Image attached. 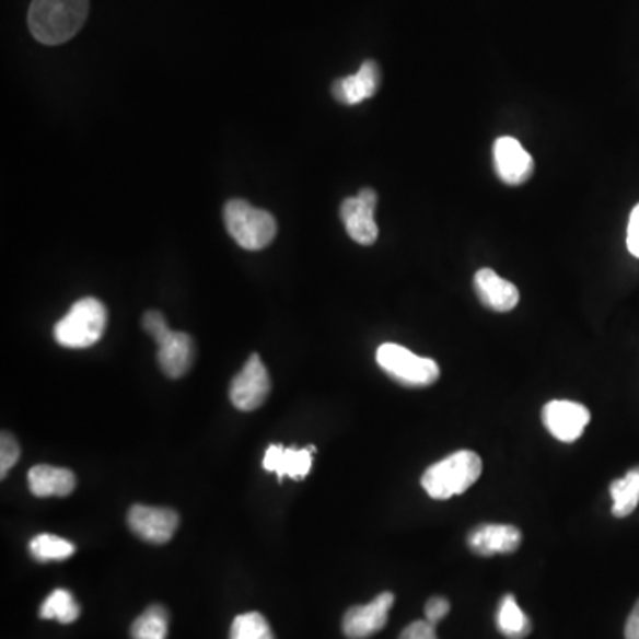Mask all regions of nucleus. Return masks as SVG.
Listing matches in <instances>:
<instances>
[{
    "label": "nucleus",
    "instance_id": "3",
    "mask_svg": "<svg viewBox=\"0 0 639 639\" xmlns=\"http://www.w3.org/2000/svg\"><path fill=\"white\" fill-rule=\"evenodd\" d=\"M107 327V310L104 304L85 297L77 301L68 315L57 322L54 338L61 347L88 348L98 344Z\"/></svg>",
    "mask_w": 639,
    "mask_h": 639
},
{
    "label": "nucleus",
    "instance_id": "5",
    "mask_svg": "<svg viewBox=\"0 0 639 639\" xmlns=\"http://www.w3.org/2000/svg\"><path fill=\"white\" fill-rule=\"evenodd\" d=\"M142 327L155 339L159 364L170 379H179L190 370L194 361L193 338L185 333H174L159 311H148L142 316Z\"/></svg>",
    "mask_w": 639,
    "mask_h": 639
},
{
    "label": "nucleus",
    "instance_id": "14",
    "mask_svg": "<svg viewBox=\"0 0 639 639\" xmlns=\"http://www.w3.org/2000/svg\"><path fill=\"white\" fill-rule=\"evenodd\" d=\"M381 88V67L375 61L362 62L356 75L334 80L333 96L344 105H358L372 98Z\"/></svg>",
    "mask_w": 639,
    "mask_h": 639
},
{
    "label": "nucleus",
    "instance_id": "10",
    "mask_svg": "<svg viewBox=\"0 0 639 639\" xmlns=\"http://www.w3.org/2000/svg\"><path fill=\"white\" fill-rule=\"evenodd\" d=\"M178 513L171 508L136 504L128 512V526L141 541L150 544H165L178 530Z\"/></svg>",
    "mask_w": 639,
    "mask_h": 639
},
{
    "label": "nucleus",
    "instance_id": "4",
    "mask_svg": "<svg viewBox=\"0 0 639 639\" xmlns=\"http://www.w3.org/2000/svg\"><path fill=\"white\" fill-rule=\"evenodd\" d=\"M224 222L231 239L242 249H264L278 235L276 219L267 210L254 208L244 199H231L226 202Z\"/></svg>",
    "mask_w": 639,
    "mask_h": 639
},
{
    "label": "nucleus",
    "instance_id": "6",
    "mask_svg": "<svg viewBox=\"0 0 639 639\" xmlns=\"http://www.w3.org/2000/svg\"><path fill=\"white\" fill-rule=\"evenodd\" d=\"M379 367L405 387H427L438 382L441 370L433 359L419 358L409 348L384 344L376 350Z\"/></svg>",
    "mask_w": 639,
    "mask_h": 639
},
{
    "label": "nucleus",
    "instance_id": "9",
    "mask_svg": "<svg viewBox=\"0 0 639 639\" xmlns=\"http://www.w3.org/2000/svg\"><path fill=\"white\" fill-rule=\"evenodd\" d=\"M542 421L553 438L561 442L578 441L590 423V410L570 399H553L542 409Z\"/></svg>",
    "mask_w": 639,
    "mask_h": 639
},
{
    "label": "nucleus",
    "instance_id": "21",
    "mask_svg": "<svg viewBox=\"0 0 639 639\" xmlns=\"http://www.w3.org/2000/svg\"><path fill=\"white\" fill-rule=\"evenodd\" d=\"M170 629V615L162 606H150L132 624V639H165Z\"/></svg>",
    "mask_w": 639,
    "mask_h": 639
},
{
    "label": "nucleus",
    "instance_id": "11",
    "mask_svg": "<svg viewBox=\"0 0 639 639\" xmlns=\"http://www.w3.org/2000/svg\"><path fill=\"white\" fill-rule=\"evenodd\" d=\"M493 167L503 184L522 185L532 178L535 162L518 139L499 137L493 142Z\"/></svg>",
    "mask_w": 639,
    "mask_h": 639
},
{
    "label": "nucleus",
    "instance_id": "22",
    "mask_svg": "<svg viewBox=\"0 0 639 639\" xmlns=\"http://www.w3.org/2000/svg\"><path fill=\"white\" fill-rule=\"evenodd\" d=\"M75 553V546L71 542L65 541L61 536L38 535L31 541V555L42 564L47 561H62Z\"/></svg>",
    "mask_w": 639,
    "mask_h": 639
},
{
    "label": "nucleus",
    "instance_id": "26",
    "mask_svg": "<svg viewBox=\"0 0 639 639\" xmlns=\"http://www.w3.org/2000/svg\"><path fill=\"white\" fill-rule=\"evenodd\" d=\"M399 639H439L435 632V626L428 620H419L410 624L404 632L399 635Z\"/></svg>",
    "mask_w": 639,
    "mask_h": 639
},
{
    "label": "nucleus",
    "instance_id": "25",
    "mask_svg": "<svg viewBox=\"0 0 639 639\" xmlns=\"http://www.w3.org/2000/svg\"><path fill=\"white\" fill-rule=\"evenodd\" d=\"M450 609H452L450 601H446L444 597H432L427 602V606H425V616H427V620L430 624L438 626L439 621L450 613Z\"/></svg>",
    "mask_w": 639,
    "mask_h": 639
},
{
    "label": "nucleus",
    "instance_id": "24",
    "mask_svg": "<svg viewBox=\"0 0 639 639\" xmlns=\"http://www.w3.org/2000/svg\"><path fill=\"white\" fill-rule=\"evenodd\" d=\"M20 446L11 433L2 432L0 438V476L5 478L11 467L19 462Z\"/></svg>",
    "mask_w": 639,
    "mask_h": 639
},
{
    "label": "nucleus",
    "instance_id": "18",
    "mask_svg": "<svg viewBox=\"0 0 639 639\" xmlns=\"http://www.w3.org/2000/svg\"><path fill=\"white\" fill-rule=\"evenodd\" d=\"M496 626L508 639H524L532 632V620L527 618L526 613L522 612L518 601L510 593L499 602Z\"/></svg>",
    "mask_w": 639,
    "mask_h": 639
},
{
    "label": "nucleus",
    "instance_id": "17",
    "mask_svg": "<svg viewBox=\"0 0 639 639\" xmlns=\"http://www.w3.org/2000/svg\"><path fill=\"white\" fill-rule=\"evenodd\" d=\"M75 475L65 467L36 466L28 470V489L38 498H65L75 490Z\"/></svg>",
    "mask_w": 639,
    "mask_h": 639
},
{
    "label": "nucleus",
    "instance_id": "13",
    "mask_svg": "<svg viewBox=\"0 0 639 639\" xmlns=\"http://www.w3.org/2000/svg\"><path fill=\"white\" fill-rule=\"evenodd\" d=\"M521 544L522 533L512 524H481L467 535V547L478 556L512 555Z\"/></svg>",
    "mask_w": 639,
    "mask_h": 639
},
{
    "label": "nucleus",
    "instance_id": "15",
    "mask_svg": "<svg viewBox=\"0 0 639 639\" xmlns=\"http://www.w3.org/2000/svg\"><path fill=\"white\" fill-rule=\"evenodd\" d=\"M475 292L485 307L498 313L512 311L521 299L518 287L498 276L492 268H479L475 274Z\"/></svg>",
    "mask_w": 639,
    "mask_h": 639
},
{
    "label": "nucleus",
    "instance_id": "20",
    "mask_svg": "<svg viewBox=\"0 0 639 639\" xmlns=\"http://www.w3.org/2000/svg\"><path fill=\"white\" fill-rule=\"evenodd\" d=\"M39 616L43 620H57L59 624H73L80 616V606L77 604L75 597L71 595L68 590H56L50 593L42 607H39Z\"/></svg>",
    "mask_w": 639,
    "mask_h": 639
},
{
    "label": "nucleus",
    "instance_id": "12",
    "mask_svg": "<svg viewBox=\"0 0 639 639\" xmlns=\"http://www.w3.org/2000/svg\"><path fill=\"white\" fill-rule=\"evenodd\" d=\"M395 595L391 592L376 595L367 606L350 607L345 613L344 632L348 639H367L384 629L390 618Z\"/></svg>",
    "mask_w": 639,
    "mask_h": 639
},
{
    "label": "nucleus",
    "instance_id": "1",
    "mask_svg": "<svg viewBox=\"0 0 639 639\" xmlns=\"http://www.w3.org/2000/svg\"><path fill=\"white\" fill-rule=\"evenodd\" d=\"M90 13V0H33L28 28L43 45H61L79 33Z\"/></svg>",
    "mask_w": 639,
    "mask_h": 639
},
{
    "label": "nucleus",
    "instance_id": "28",
    "mask_svg": "<svg viewBox=\"0 0 639 639\" xmlns=\"http://www.w3.org/2000/svg\"><path fill=\"white\" fill-rule=\"evenodd\" d=\"M626 639H639V601L632 607L626 624Z\"/></svg>",
    "mask_w": 639,
    "mask_h": 639
},
{
    "label": "nucleus",
    "instance_id": "23",
    "mask_svg": "<svg viewBox=\"0 0 639 639\" xmlns=\"http://www.w3.org/2000/svg\"><path fill=\"white\" fill-rule=\"evenodd\" d=\"M230 639H276L267 618L259 613H244L231 624Z\"/></svg>",
    "mask_w": 639,
    "mask_h": 639
},
{
    "label": "nucleus",
    "instance_id": "19",
    "mask_svg": "<svg viewBox=\"0 0 639 639\" xmlns=\"http://www.w3.org/2000/svg\"><path fill=\"white\" fill-rule=\"evenodd\" d=\"M609 492L613 498V515L629 518L639 503V466L630 469L624 478L615 479Z\"/></svg>",
    "mask_w": 639,
    "mask_h": 639
},
{
    "label": "nucleus",
    "instance_id": "8",
    "mask_svg": "<svg viewBox=\"0 0 639 639\" xmlns=\"http://www.w3.org/2000/svg\"><path fill=\"white\" fill-rule=\"evenodd\" d=\"M268 393H270V376H268L267 368L258 353H253L244 368L240 370L239 375L231 382V404L239 410L251 413L265 404Z\"/></svg>",
    "mask_w": 639,
    "mask_h": 639
},
{
    "label": "nucleus",
    "instance_id": "7",
    "mask_svg": "<svg viewBox=\"0 0 639 639\" xmlns=\"http://www.w3.org/2000/svg\"><path fill=\"white\" fill-rule=\"evenodd\" d=\"M379 202L373 188H361L358 196L347 198L341 202L339 217L344 221L348 236L361 245L375 244L379 239V226L375 222V208Z\"/></svg>",
    "mask_w": 639,
    "mask_h": 639
},
{
    "label": "nucleus",
    "instance_id": "16",
    "mask_svg": "<svg viewBox=\"0 0 639 639\" xmlns=\"http://www.w3.org/2000/svg\"><path fill=\"white\" fill-rule=\"evenodd\" d=\"M313 453H315V446L297 450V448L272 444L265 453L264 467L268 473H276L279 479L284 476L293 479L306 478L313 466Z\"/></svg>",
    "mask_w": 639,
    "mask_h": 639
},
{
    "label": "nucleus",
    "instance_id": "2",
    "mask_svg": "<svg viewBox=\"0 0 639 639\" xmlns=\"http://www.w3.org/2000/svg\"><path fill=\"white\" fill-rule=\"evenodd\" d=\"M481 467L478 453L462 450L428 467L421 485L430 498L450 499L473 487L481 476Z\"/></svg>",
    "mask_w": 639,
    "mask_h": 639
},
{
    "label": "nucleus",
    "instance_id": "27",
    "mask_svg": "<svg viewBox=\"0 0 639 639\" xmlns=\"http://www.w3.org/2000/svg\"><path fill=\"white\" fill-rule=\"evenodd\" d=\"M627 247L629 253L639 258V205L630 212L629 228H627Z\"/></svg>",
    "mask_w": 639,
    "mask_h": 639
}]
</instances>
